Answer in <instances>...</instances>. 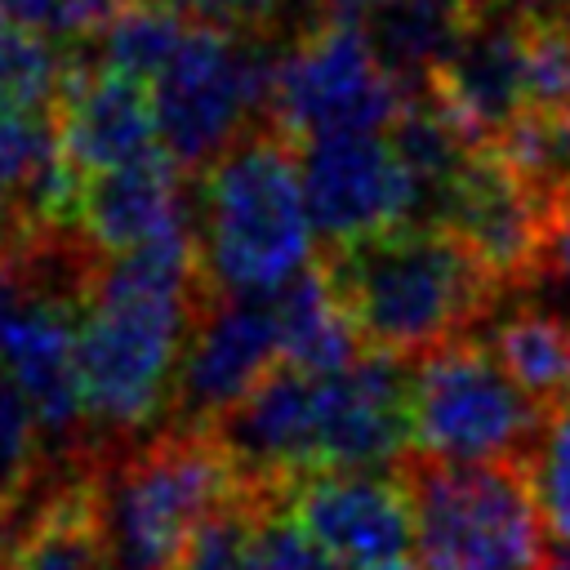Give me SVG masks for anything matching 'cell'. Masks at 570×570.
<instances>
[{
  "label": "cell",
  "instance_id": "obj_7",
  "mask_svg": "<svg viewBox=\"0 0 570 570\" xmlns=\"http://www.w3.org/2000/svg\"><path fill=\"white\" fill-rule=\"evenodd\" d=\"M289 40L227 36L218 27L191 22L174 62L151 80L160 151L178 169H209L227 156L249 120H267V98Z\"/></svg>",
  "mask_w": 570,
  "mask_h": 570
},
{
  "label": "cell",
  "instance_id": "obj_20",
  "mask_svg": "<svg viewBox=\"0 0 570 570\" xmlns=\"http://www.w3.org/2000/svg\"><path fill=\"white\" fill-rule=\"evenodd\" d=\"M187 31H191V18H183L169 4H156V0L151 4H125L94 45L71 49V53H85L89 62H98L107 71H120L129 80L151 85L174 62Z\"/></svg>",
  "mask_w": 570,
  "mask_h": 570
},
{
  "label": "cell",
  "instance_id": "obj_23",
  "mask_svg": "<svg viewBox=\"0 0 570 570\" xmlns=\"http://www.w3.org/2000/svg\"><path fill=\"white\" fill-rule=\"evenodd\" d=\"M267 512V490H240L218 508L183 548L178 570H254L258 566V525Z\"/></svg>",
  "mask_w": 570,
  "mask_h": 570
},
{
  "label": "cell",
  "instance_id": "obj_14",
  "mask_svg": "<svg viewBox=\"0 0 570 570\" xmlns=\"http://www.w3.org/2000/svg\"><path fill=\"white\" fill-rule=\"evenodd\" d=\"M53 125H58V147L80 178L125 169L160 151L151 85L107 71L85 53H67Z\"/></svg>",
  "mask_w": 570,
  "mask_h": 570
},
{
  "label": "cell",
  "instance_id": "obj_11",
  "mask_svg": "<svg viewBox=\"0 0 570 570\" xmlns=\"http://www.w3.org/2000/svg\"><path fill=\"white\" fill-rule=\"evenodd\" d=\"M289 517L347 570L405 566L414 517L405 481L387 472H312L267 490Z\"/></svg>",
  "mask_w": 570,
  "mask_h": 570
},
{
  "label": "cell",
  "instance_id": "obj_28",
  "mask_svg": "<svg viewBox=\"0 0 570 570\" xmlns=\"http://www.w3.org/2000/svg\"><path fill=\"white\" fill-rule=\"evenodd\" d=\"M58 4L62 0H0V18L27 27V31H40L49 36L53 31V18H58Z\"/></svg>",
  "mask_w": 570,
  "mask_h": 570
},
{
  "label": "cell",
  "instance_id": "obj_26",
  "mask_svg": "<svg viewBox=\"0 0 570 570\" xmlns=\"http://www.w3.org/2000/svg\"><path fill=\"white\" fill-rule=\"evenodd\" d=\"M254 570H347V566H338L294 517L263 512V525H258V566Z\"/></svg>",
  "mask_w": 570,
  "mask_h": 570
},
{
  "label": "cell",
  "instance_id": "obj_8",
  "mask_svg": "<svg viewBox=\"0 0 570 570\" xmlns=\"http://www.w3.org/2000/svg\"><path fill=\"white\" fill-rule=\"evenodd\" d=\"M539 428V401L485 343L454 338L410 379V441L428 463H521Z\"/></svg>",
  "mask_w": 570,
  "mask_h": 570
},
{
  "label": "cell",
  "instance_id": "obj_3",
  "mask_svg": "<svg viewBox=\"0 0 570 570\" xmlns=\"http://www.w3.org/2000/svg\"><path fill=\"white\" fill-rule=\"evenodd\" d=\"M325 276L356 334L396 361H423L454 343V334L485 312L499 285L445 227H396L343 245L330 254Z\"/></svg>",
  "mask_w": 570,
  "mask_h": 570
},
{
  "label": "cell",
  "instance_id": "obj_24",
  "mask_svg": "<svg viewBox=\"0 0 570 570\" xmlns=\"http://www.w3.org/2000/svg\"><path fill=\"white\" fill-rule=\"evenodd\" d=\"M40 419L22 401V392L0 374V521L22 512L36 494V463H40Z\"/></svg>",
  "mask_w": 570,
  "mask_h": 570
},
{
  "label": "cell",
  "instance_id": "obj_22",
  "mask_svg": "<svg viewBox=\"0 0 570 570\" xmlns=\"http://www.w3.org/2000/svg\"><path fill=\"white\" fill-rule=\"evenodd\" d=\"M67 53L9 18H0V111H49L62 94Z\"/></svg>",
  "mask_w": 570,
  "mask_h": 570
},
{
  "label": "cell",
  "instance_id": "obj_6",
  "mask_svg": "<svg viewBox=\"0 0 570 570\" xmlns=\"http://www.w3.org/2000/svg\"><path fill=\"white\" fill-rule=\"evenodd\" d=\"M401 481L419 570H548V521L521 463H410Z\"/></svg>",
  "mask_w": 570,
  "mask_h": 570
},
{
  "label": "cell",
  "instance_id": "obj_9",
  "mask_svg": "<svg viewBox=\"0 0 570 570\" xmlns=\"http://www.w3.org/2000/svg\"><path fill=\"white\" fill-rule=\"evenodd\" d=\"M401 107L405 89L374 62L365 36L347 22L316 18L281 53L267 125L307 147L321 138H365L392 129Z\"/></svg>",
  "mask_w": 570,
  "mask_h": 570
},
{
  "label": "cell",
  "instance_id": "obj_18",
  "mask_svg": "<svg viewBox=\"0 0 570 570\" xmlns=\"http://www.w3.org/2000/svg\"><path fill=\"white\" fill-rule=\"evenodd\" d=\"M9 525V566L4 570H107L98 534L94 472H76L62 485L45 490Z\"/></svg>",
  "mask_w": 570,
  "mask_h": 570
},
{
  "label": "cell",
  "instance_id": "obj_21",
  "mask_svg": "<svg viewBox=\"0 0 570 570\" xmlns=\"http://www.w3.org/2000/svg\"><path fill=\"white\" fill-rule=\"evenodd\" d=\"M490 352L534 401L557 405L570 396V321L552 312H517L494 330Z\"/></svg>",
  "mask_w": 570,
  "mask_h": 570
},
{
  "label": "cell",
  "instance_id": "obj_2",
  "mask_svg": "<svg viewBox=\"0 0 570 570\" xmlns=\"http://www.w3.org/2000/svg\"><path fill=\"white\" fill-rule=\"evenodd\" d=\"M410 370L370 352L343 370H272L214 432L254 490L312 472H379L410 441Z\"/></svg>",
  "mask_w": 570,
  "mask_h": 570
},
{
  "label": "cell",
  "instance_id": "obj_10",
  "mask_svg": "<svg viewBox=\"0 0 570 570\" xmlns=\"http://www.w3.org/2000/svg\"><path fill=\"white\" fill-rule=\"evenodd\" d=\"M298 165L312 227L334 249L396 232L423 209L414 174L379 134L307 142Z\"/></svg>",
  "mask_w": 570,
  "mask_h": 570
},
{
  "label": "cell",
  "instance_id": "obj_27",
  "mask_svg": "<svg viewBox=\"0 0 570 570\" xmlns=\"http://www.w3.org/2000/svg\"><path fill=\"white\" fill-rule=\"evenodd\" d=\"M539 263H548V272L570 289V200L557 205V214L548 223V240H543V258Z\"/></svg>",
  "mask_w": 570,
  "mask_h": 570
},
{
  "label": "cell",
  "instance_id": "obj_15",
  "mask_svg": "<svg viewBox=\"0 0 570 570\" xmlns=\"http://www.w3.org/2000/svg\"><path fill=\"white\" fill-rule=\"evenodd\" d=\"M436 98L454 111V120L490 147L530 111V58H525V22L499 9H485L476 27L463 36L454 58L428 80Z\"/></svg>",
  "mask_w": 570,
  "mask_h": 570
},
{
  "label": "cell",
  "instance_id": "obj_4",
  "mask_svg": "<svg viewBox=\"0 0 570 570\" xmlns=\"http://www.w3.org/2000/svg\"><path fill=\"white\" fill-rule=\"evenodd\" d=\"M312 214L294 142L258 120L200 183V276L218 294L272 298L307 272Z\"/></svg>",
  "mask_w": 570,
  "mask_h": 570
},
{
  "label": "cell",
  "instance_id": "obj_29",
  "mask_svg": "<svg viewBox=\"0 0 570 570\" xmlns=\"http://www.w3.org/2000/svg\"><path fill=\"white\" fill-rule=\"evenodd\" d=\"M9 566V525L0 521V570Z\"/></svg>",
  "mask_w": 570,
  "mask_h": 570
},
{
  "label": "cell",
  "instance_id": "obj_12",
  "mask_svg": "<svg viewBox=\"0 0 570 570\" xmlns=\"http://www.w3.org/2000/svg\"><path fill=\"white\" fill-rule=\"evenodd\" d=\"M276 356H281V330L272 298L223 294L196 316L178 370L174 410L187 419L191 432H214L272 374Z\"/></svg>",
  "mask_w": 570,
  "mask_h": 570
},
{
  "label": "cell",
  "instance_id": "obj_30",
  "mask_svg": "<svg viewBox=\"0 0 570 570\" xmlns=\"http://www.w3.org/2000/svg\"><path fill=\"white\" fill-rule=\"evenodd\" d=\"M129 4H151V0H129ZM156 4H160V0H156Z\"/></svg>",
  "mask_w": 570,
  "mask_h": 570
},
{
  "label": "cell",
  "instance_id": "obj_17",
  "mask_svg": "<svg viewBox=\"0 0 570 570\" xmlns=\"http://www.w3.org/2000/svg\"><path fill=\"white\" fill-rule=\"evenodd\" d=\"M476 18L481 0H365L356 31L365 36L374 62L401 89H414L454 58Z\"/></svg>",
  "mask_w": 570,
  "mask_h": 570
},
{
  "label": "cell",
  "instance_id": "obj_13",
  "mask_svg": "<svg viewBox=\"0 0 570 570\" xmlns=\"http://www.w3.org/2000/svg\"><path fill=\"white\" fill-rule=\"evenodd\" d=\"M557 205H548L534 187H525L490 147L472 156V165L445 187L436 200L432 227L454 232L494 281L525 276L543 258L548 223Z\"/></svg>",
  "mask_w": 570,
  "mask_h": 570
},
{
  "label": "cell",
  "instance_id": "obj_1",
  "mask_svg": "<svg viewBox=\"0 0 570 570\" xmlns=\"http://www.w3.org/2000/svg\"><path fill=\"white\" fill-rule=\"evenodd\" d=\"M200 254L191 236L89 267L80 289V401L102 436H134L178 392L191 321L200 316Z\"/></svg>",
  "mask_w": 570,
  "mask_h": 570
},
{
  "label": "cell",
  "instance_id": "obj_5",
  "mask_svg": "<svg viewBox=\"0 0 570 570\" xmlns=\"http://www.w3.org/2000/svg\"><path fill=\"white\" fill-rule=\"evenodd\" d=\"M245 485L214 432H165L94 472L107 570H178L191 534Z\"/></svg>",
  "mask_w": 570,
  "mask_h": 570
},
{
  "label": "cell",
  "instance_id": "obj_25",
  "mask_svg": "<svg viewBox=\"0 0 570 570\" xmlns=\"http://www.w3.org/2000/svg\"><path fill=\"white\" fill-rule=\"evenodd\" d=\"M530 485L548 530L570 543V396L543 414V428L530 450Z\"/></svg>",
  "mask_w": 570,
  "mask_h": 570
},
{
  "label": "cell",
  "instance_id": "obj_16",
  "mask_svg": "<svg viewBox=\"0 0 570 570\" xmlns=\"http://www.w3.org/2000/svg\"><path fill=\"white\" fill-rule=\"evenodd\" d=\"M76 232L107 258L191 236L183 169L165 151H156L138 165L80 178Z\"/></svg>",
  "mask_w": 570,
  "mask_h": 570
},
{
  "label": "cell",
  "instance_id": "obj_19",
  "mask_svg": "<svg viewBox=\"0 0 570 570\" xmlns=\"http://www.w3.org/2000/svg\"><path fill=\"white\" fill-rule=\"evenodd\" d=\"M276 330H281V356L294 370H343L356 361V325L347 307L338 303L330 276L321 267H307L294 285L272 294Z\"/></svg>",
  "mask_w": 570,
  "mask_h": 570
}]
</instances>
